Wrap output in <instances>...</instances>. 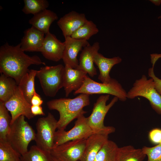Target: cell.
Wrapping results in <instances>:
<instances>
[{"mask_svg":"<svg viewBox=\"0 0 161 161\" xmlns=\"http://www.w3.org/2000/svg\"><path fill=\"white\" fill-rule=\"evenodd\" d=\"M18 85L14 79L1 74L0 76V101L4 103L13 95Z\"/></svg>","mask_w":161,"mask_h":161,"instance_id":"obj_23","label":"cell"},{"mask_svg":"<svg viewBox=\"0 0 161 161\" xmlns=\"http://www.w3.org/2000/svg\"><path fill=\"white\" fill-rule=\"evenodd\" d=\"M57 123L58 121L50 112L47 116L38 119L36 124L37 133L35 141L39 148L50 153L54 147Z\"/></svg>","mask_w":161,"mask_h":161,"instance_id":"obj_8","label":"cell"},{"mask_svg":"<svg viewBox=\"0 0 161 161\" xmlns=\"http://www.w3.org/2000/svg\"><path fill=\"white\" fill-rule=\"evenodd\" d=\"M88 20L84 14L72 11L61 18L57 22L64 38L71 37Z\"/></svg>","mask_w":161,"mask_h":161,"instance_id":"obj_14","label":"cell"},{"mask_svg":"<svg viewBox=\"0 0 161 161\" xmlns=\"http://www.w3.org/2000/svg\"><path fill=\"white\" fill-rule=\"evenodd\" d=\"M64 42L65 47L62 59L65 65L77 69L79 64L77 58L79 52L82 50L83 47L89 44L87 41L78 39L71 37H67Z\"/></svg>","mask_w":161,"mask_h":161,"instance_id":"obj_13","label":"cell"},{"mask_svg":"<svg viewBox=\"0 0 161 161\" xmlns=\"http://www.w3.org/2000/svg\"><path fill=\"white\" fill-rule=\"evenodd\" d=\"M58 18L55 13L46 9L34 15L29 20V23L46 35L50 32V25Z\"/></svg>","mask_w":161,"mask_h":161,"instance_id":"obj_20","label":"cell"},{"mask_svg":"<svg viewBox=\"0 0 161 161\" xmlns=\"http://www.w3.org/2000/svg\"><path fill=\"white\" fill-rule=\"evenodd\" d=\"M64 66L62 64L54 66H45L37 70L36 76L38 79L45 95L55 96L63 87Z\"/></svg>","mask_w":161,"mask_h":161,"instance_id":"obj_5","label":"cell"},{"mask_svg":"<svg viewBox=\"0 0 161 161\" xmlns=\"http://www.w3.org/2000/svg\"><path fill=\"white\" fill-rule=\"evenodd\" d=\"M4 104L11 114V125L21 115L29 120L35 117L31 111V104L25 98L18 86L13 95Z\"/></svg>","mask_w":161,"mask_h":161,"instance_id":"obj_11","label":"cell"},{"mask_svg":"<svg viewBox=\"0 0 161 161\" xmlns=\"http://www.w3.org/2000/svg\"><path fill=\"white\" fill-rule=\"evenodd\" d=\"M87 73L66 65L63 76V87L67 97L73 91L79 90L83 85Z\"/></svg>","mask_w":161,"mask_h":161,"instance_id":"obj_15","label":"cell"},{"mask_svg":"<svg viewBox=\"0 0 161 161\" xmlns=\"http://www.w3.org/2000/svg\"><path fill=\"white\" fill-rule=\"evenodd\" d=\"M21 156L7 141H0V161H21Z\"/></svg>","mask_w":161,"mask_h":161,"instance_id":"obj_28","label":"cell"},{"mask_svg":"<svg viewBox=\"0 0 161 161\" xmlns=\"http://www.w3.org/2000/svg\"><path fill=\"white\" fill-rule=\"evenodd\" d=\"M122 61L119 56L108 58L98 52L95 55L94 63L98 67L100 71L98 79L102 83H109L112 79L109 75L110 71L115 65L120 63Z\"/></svg>","mask_w":161,"mask_h":161,"instance_id":"obj_19","label":"cell"},{"mask_svg":"<svg viewBox=\"0 0 161 161\" xmlns=\"http://www.w3.org/2000/svg\"><path fill=\"white\" fill-rule=\"evenodd\" d=\"M43 103L40 95L36 92L32 96L30 102V103L32 106H41Z\"/></svg>","mask_w":161,"mask_h":161,"instance_id":"obj_33","label":"cell"},{"mask_svg":"<svg viewBox=\"0 0 161 161\" xmlns=\"http://www.w3.org/2000/svg\"><path fill=\"white\" fill-rule=\"evenodd\" d=\"M31 111L32 114L35 116L37 115H44L42 107L41 106H32L31 107Z\"/></svg>","mask_w":161,"mask_h":161,"instance_id":"obj_34","label":"cell"},{"mask_svg":"<svg viewBox=\"0 0 161 161\" xmlns=\"http://www.w3.org/2000/svg\"><path fill=\"white\" fill-rule=\"evenodd\" d=\"M138 96L148 100L153 109L161 114V95L156 89L153 79H148L145 75L135 80L133 86L127 92V98L133 99Z\"/></svg>","mask_w":161,"mask_h":161,"instance_id":"obj_6","label":"cell"},{"mask_svg":"<svg viewBox=\"0 0 161 161\" xmlns=\"http://www.w3.org/2000/svg\"><path fill=\"white\" fill-rule=\"evenodd\" d=\"M150 142L153 144L158 145L161 143V129L155 128L150 130L148 134Z\"/></svg>","mask_w":161,"mask_h":161,"instance_id":"obj_31","label":"cell"},{"mask_svg":"<svg viewBox=\"0 0 161 161\" xmlns=\"http://www.w3.org/2000/svg\"><path fill=\"white\" fill-rule=\"evenodd\" d=\"M25 117L19 116L11 125L7 137V142L21 155L28 151L29 144L36 137L35 132Z\"/></svg>","mask_w":161,"mask_h":161,"instance_id":"obj_3","label":"cell"},{"mask_svg":"<svg viewBox=\"0 0 161 161\" xmlns=\"http://www.w3.org/2000/svg\"><path fill=\"white\" fill-rule=\"evenodd\" d=\"M118 148L114 142L108 140L99 151L94 161H115Z\"/></svg>","mask_w":161,"mask_h":161,"instance_id":"obj_24","label":"cell"},{"mask_svg":"<svg viewBox=\"0 0 161 161\" xmlns=\"http://www.w3.org/2000/svg\"><path fill=\"white\" fill-rule=\"evenodd\" d=\"M32 65H45L46 64L37 55L26 54L21 49L20 44L14 46L6 43L0 47V73L13 78L18 85Z\"/></svg>","mask_w":161,"mask_h":161,"instance_id":"obj_1","label":"cell"},{"mask_svg":"<svg viewBox=\"0 0 161 161\" xmlns=\"http://www.w3.org/2000/svg\"><path fill=\"white\" fill-rule=\"evenodd\" d=\"M99 31L97 25L92 21L88 20L75 31L71 37L76 39L88 41Z\"/></svg>","mask_w":161,"mask_h":161,"instance_id":"obj_25","label":"cell"},{"mask_svg":"<svg viewBox=\"0 0 161 161\" xmlns=\"http://www.w3.org/2000/svg\"><path fill=\"white\" fill-rule=\"evenodd\" d=\"M100 48V44L98 42H95L92 45L89 44L84 47L80 55L77 69L86 72L91 77L96 75L97 70L94 65V58Z\"/></svg>","mask_w":161,"mask_h":161,"instance_id":"obj_16","label":"cell"},{"mask_svg":"<svg viewBox=\"0 0 161 161\" xmlns=\"http://www.w3.org/2000/svg\"><path fill=\"white\" fill-rule=\"evenodd\" d=\"M146 157L142 148L128 145L118 147L115 161H143Z\"/></svg>","mask_w":161,"mask_h":161,"instance_id":"obj_21","label":"cell"},{"mask_svg":"<svg viewBox=\"0 0 161 161\" xmlns=\"http://www.w3.org/2000/svg\"><path fill=\"white\" fill-rule=\"evenodd\" d=\"M89 95L80 94L73 98H60L48 101L47 106L50 110L58 111L60 117L58 121V130H65L67 126L80 114L87 112L84 107L90 103Z\"/></svg>","mask_w":161,"mask_h":161,"instance_id":"obj_2","label":"cell"},{"mask_svg":"<svg viewBox=\"0 0 161 161\" xmlns=\"http://www.w3.org/2000/svg\"><path fill=\"white\" fill-rule=\"evenodd\" d=\"M149 1L157 6H160L161 4V0H150Z\"/></svg>","mask_w":161,"mask_h":161,"instance_id":"obj_36","label":"cell"},{"mask_svg":"<svg viewBox=\"0 0 161 161\" xmlns=\"http://www.w3.org/2000/svg\"><path fill=\"white\" fill-rule=\"evenodd\" d=\"M158 19H160V18H161V15L160 16H159L158 17Z\"/></svg>","mask_w":161,"mask_h":161,"instance_id":"obj_38","label":"cell"},{"mask_svg":"<svg viewBox=\"0 0 161 161\" xmlns=\"http://www.w3.org/2000/svg\"><path fill=\"white\" fill-rule=\"evenodd\" d=\"M4 103L0 101V141H7L10 130L12 119Z\"/></svg>","mask_w":161,"mask_h":161,"instance_id":"obj_26","label":"cell"},{"mask_svg":"<svg viewBox=\"0 0 161 161\" xmlns=\"http://www.w3.org/2000/svg\"><path fill=\"white\" fill-rule=\"evenodd\" d=\"M82 93L89 95L94 94L112 95L123 102L127 98V92L117 80L113 78L109 83H105L96 82L87 75L81 87L74 92V94Z\"/></svg>","mask_w":161,"mask_h":161,"instance_id":"obj_7","label":"cell"},{"mask_svg":"<svg viewBox=\"0 0 161 161\" xmlns=\"http://www.w3.org/2000/svg\"><path fill=\"white\" fill-rule=\"evenodd\" d=\"M24 2L22 11L25 14L33 15L47 9L49 5L47 0H24Z\"/></svg>","mask_w":161,"mask_h":161,"instance_id":"obj_29","label":"cell"},{"mask_svg":"<svg viewBox=\"0 0 161 161\" xmlns=\"http://www.w3.org/2000/svg\"><path fill=\"white\" fill-rule=\"evenodd\" d=\"M108 135L94 134L87 138L83 154L79 161H94L99 151L108 140Z\"/></svg>","mask_w":161,"mask_h":161,"instance_id":"obj_18","label":"cell"},{"mask_svg":"<svg viewBox=\"0 0 161 161\" xmlns=\"http://www.w3.org/2000/svg\"><path fill=\"white\" fill-rule=\"evenodd\" d=\"M151 62L152 65H154L156 61L160 58H161V54H153L150 55Z\"/></svg>","mask_w":161,"mask_h":161,"instance_id":"obj_35","label":"cell"},{"mask_svg":"<svg viewBox=\"0 0 161 161\" xmlns=\"http://www.w3.org/2000/svg\"><path fill=\"white\" fill-rule=\"evenodd\" d=\"M95 134L90 127L87 118L84 114L77 118L73 127L68 131L58 130L55 133L53 148L66 142L83 139H87Z\"/></svg>","mask_w":161,"mask_h":161,"instance_id":"obj_9","label":"cell"},{"mask_svg":"<svg viewBox=\"0 0 161 161\" xmlns=\"http://www.w3.org/2000/svg\"><path fill=\"white\" fill-rule=\"evenodd\" d=\"M154 66L150 68L148 70L149 77L153 80L155 87L157 92L161 95V79L159 78L155 75L154 71Z\"/></svg>","mask_w":161,"mask_h":161,"instance_id":"obj_32","label":"cell"},{"mask_svg":"<svg viewBox=\"0 0 161 161\" xmlns=\"http://www.w3.org/2000/svg\"><path fill=\"white\" fill-rule=\"evenodd\" d=\"M37 72L35 70H30L22 77L18 85V88L24 97L30 103L31 98L36 92L35 79Z\"/></svg>","mask_w":161,"mask_h":161,"instance_id":"obj_22","label":"cell"},{"mask_svg":"<svg viewBox=\"0 0 161 161\" xmlns=\"http://www.w3.org/2000/svg\"><path fill=\"white\" fill-rule=\"evenodd\" d=\"M87 139L69 141L53 148L51 155L59 161H79L86 146Z\"/></svg>","mask_w":161,"mask_h":161,"instance_id":"obj_10","label":"cell"},{"mask_svg":"<svg viewBox=\"0 0 161 161\" xmlns=\"http://www.w3.org/2000/svg\"><path fill=\"white\" fill-rule=\"evenodd\" d=\"M142 149L147 157V161H161V143L152 147L144 146Z\"/></svg>","mask_w":161,"mask_h":161,"instance_id":"obj_30","label":"cell"},{"mask_svg":"<svg viewBox=\"0 0 161 161\" xmlns=\"http://www.w3.org/2000/svg\"><path fill=\"white\" fill-rule=\"evenodd\" d=\"M21 161H51L50 154L36 145H33L26 153L21 156Z\"/></svg>","mask_w":161,"mask_h":161,"instance_id":"obj_27","label":"cell"},{"mask_svg":"<svg viewBox=\"0 0 161 161\" xmlns=\"http://www.w3.org/2000/svg\"><path fill=\"white\" fill-rule=\"evenodd\" d=\"M65 47L62 42L50 32L46 34L39 52L46 59L55 62L62 59Z\"/></svg>","mask_w":161,"mask_h":161,"instance_id":"obj_12","label":"cell"},{"mask_svg":"<svg viewBox=\"0 0 161 161\" xmlns=\"http://www.w3.org/2000/svg\"><path fill=\"white\" fill-rule=\"evenodd\" d=\"M50 160L51 161H59L56 159L52 156L50 155Z\"/></svg>","mask_w":161,"mask_h":161,"instance_id":"obj_37","label":"cell"},{"mask_svg":"<svg viewBox=\"0 0 161 161\" xmlns=\"http://www.w3.org/2000/svg\"><path fill=\"white\" fill-rule=\"evenodd\" d=\"M109 95L100 96L94 104L91 115L87 117L88 124L95 134L109 135L115 131L114 127L105 126L104 123L107 113L118 100L117 97L114 96L109 103L106 105V102L109 99Z\"/></svg>","mask_w":161,"mask_h":161,"instance_id":"obj_4","label":"cell"},{"mask_svg":"<svg viewBox=\"0 0 161 161\" xmlns=\"http://www.w3.org/2000/svg\"><path fill=\"white\" fill-rule=\"evenodd\" d=\"M44 34L32 26L26 30L20 43L21 49L24 52H39L44 40Z\"/></svg>","mask_w":161,"mask_h":161,"instance_id":"obj_17","label":"cell"}]
</instances>
